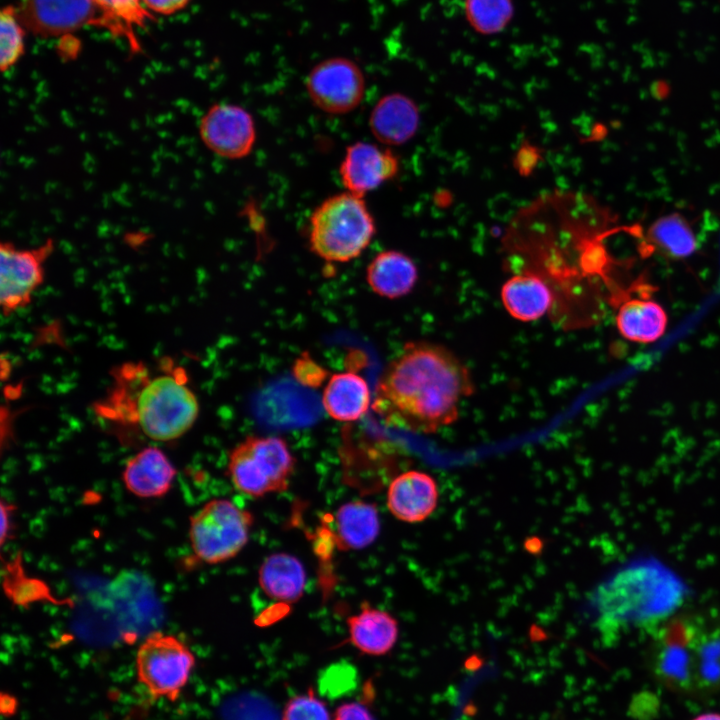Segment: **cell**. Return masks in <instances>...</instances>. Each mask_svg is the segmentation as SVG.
Returning a JSON list of instances; mask_svg holds the SVG:
<instances>
[{"label":"cell","instance_id":"27","mask_svg":"<svg viewBox=\"0 0 720 720\" xmlns=\"http://www.w3.org/2000/svg\"><path fill=\"white\" fill-rule=\"evenodd\" d=\"M332 717L313 687L289 698L282 710V720H332Z\"/></svg>","mask_w":720,"mask_h":720},{"label":"cell","instance_id":"9","mask_svg":"<svg viewBox=\"0 0 720 720\" xmlns=\"http://www.w3.org/2000/svg\"><path fill=\"white\" fill-rule=\"evenodd\" d=\"M305 86L314 106L328 114L342 115L359 106L366 84L361 68L354 61L331 57L311 69Z\"/></svg>","mask_w":720,"mask_h":720},{"label":"cell","instance_id":"14","mask_svg":"<svg viewBox=\"0 0 720 720\" xmlns=\"http://www.w3.org/2000/svg\"><path fill=\"white\" fill-rule=\"evenodd\" d=\"M438 498V486L431 475L409 470L396 476L389 484L387 507L397 519L418 523L433 513Z\"/></svg>","mask_w":720,"mask_h":720},{"label":"cell","instance_id":"16","mask_svg":"<svg viewBox=\"0 0 720 720\" xmlns=\"http://www.w3.org/2000/svg\"><path fill=\"white\" fill-rule=\"evenodd\" d=\"M420 113L416 103L401 93L383 96L373 107L369 116V128L374 137L384 145L399 146L416 134Z\"/></svg>","mask_w":720,"mask_h":720},{"label":"cell","instance_id":"15","mask_svg":"<svg viewBox=\"0 0 720 720\" xmlns=\"http://www.w3.org/2000/svg\"><path fill=\"white\" fill-rule=\"evenodd\" d=\"M177 474L166 454L157 447L141 449L125 464L122 481L139 498H159L169 492Z\"/></svg>","mask_w":720,"mask_h":720},{"label":"cell","instance_id":"18","mask_svg":"<svg viewBox=\"0 0 720 720\" xmlns=\"http://www.w3.org/2000/svg\"><path fill=\"white\" fill-rule=\"evenodd\" d=\"M322 405L327 415L336 421H357L372 406L369 385L352 370L335 373L323 389Z\"/></svg>","mask_w":720,"mask_h":720},{"label":"cell","instance_id":"3","mask_svg":"<svg viewBox=\"0 0 720 720\" xmlns=\"http://www.w3.org/2000/svg\"><path fill=\"white\" fill-rule=\"evenodd\" d=\"M649 667L666 688L689 696L720 690V612L712 609L677 613L656 626Z\"/></svg>","mask_w":720,"mask_h":720},{"label":"cell","instance_id":"8","mask_svg":"<svg viewBox=\"0 0 720 720\" xmlns=\"http://www.w3.org/2000/svg\"><path fill=\"white\" fill-rule=\"evenodd\" d=\"M55 242L47 238L33 248H19L12 242L0 245V304L9 317L27 307L45 278V262L52 255Z\"/></svg>","mask_w":720,"mask_h":720},{"label":"cell","instance_id":"19","mask_svg":"<svg viewBox=\"0 0 720 720\" xmlns=\"http://www.w3.org/2000/svg\"><path fill=\"white\" fill-rule=\"evenodd\" d=\"M418 279L414 261L397 250L376 254L366 268V281L378 296L397 299L411 292Z\"/></svg>","mask_w":720,"mask_h":720},{"label":"cell","instance_id":"4","mask_svg":"<svg viewBox=\"0 0 720 720\" xmlns=\"http://www.w3.org/2000/svg\"><path fill=\"white\" fill-rule=\"evenodd\" d=\"M375 233V220L363 197L348 191L326 198L309 218V247L329 262L343 263L359 257Z\"/></svg>","mask_w":720,"mask_h":720},{"label":"cell","instance_id":"1","mask_svg":"<svg viewBox=\"0 0 720 720\" xmlns=\"http://www.w3.org/2000/svg\"><path fill=\"white\" fill-rule=\"evenodd\" d=\"M474 392L466 365L442 345L406 343L379 377L371 408L392 427L434 433L454 423Z\"/></svg>","mask_w":720,"mask_h":720},{"label":"cell","instance_id":"11","mask_svg":"<svg viewBox=\"0 0 720 720\" xmlns=\"http://www.w3.org/2000/svg\"><path fill=\"white\" fill-rule=\"evenodd\" d=\"M23 26L42 37H58L94 25L109 30L94 0H20L16 7Z\"/></svg>","mask_w":720,"mask_h":720},{"label":"cell","instance_id":"17","mask_svg":"<svg viewBox=\"0 0 720 720\" xmlns=\"http://www.w3.org/2000/svg\"><path fill=\"white\" fill-rule=\"evenodd\" d=\"M348 642L369 656H384L395 646L399 628L388 612L363 603L359 613L347 618Z\"/></svg>","mask_w":720,"mask_h":720},{"label":"cell","instance_id":"31","mask_svg":"<svg viewBox=\"0 0 720 720\" xmlns=\"http://www.w3.org/2000/svg\"><path fill=\"white\" fill-rule=\"evenodd\" d=\"M694 720H720V714H718V713H705V714H702V715L698 716V717L695 718Z\"/></svg>","mask_w":720,"mask_h":720},{"label":"cell","instance_id":"26","mask_svg":"<svg viewBox=\"0 0 720 720\" xmlns=\"http://www.w3.org/2000/svg\"><path fill=\"white\" fill-rule=\"evenodd\" d=\"M1 59L3 73L10 70L24 54V26L14 6L2 8L1 15Z\"/></svg>","mask_w":720,"mask_h":720},{"label":"cell","instance_id":"28","mask_svg":"<svg viewBox=\"0 0 720 720\" xmlns=\"http://www.w3.org/2000/svg\"><path fill=\"white\" fill-rule=\"evenodd\" d=\"M372 696L373 686L369 681L364 686L363 697L340 704L333 713L332 720H376L370 708Z\"/></svg>","mask_w":720,"mask_h":720},{"label":"cell","instance_id":"10","mask_svg":"<svg viewBox=\"0 0 720 720\" xmlns=\"http://www.w3.org/2000/svg\"><path fill=\"white\" fill-rule=\"evenodd\" d=\"M198 134L209 151L229 160L249 155L256 141L252 115L243 107L227 102L214 103L204 112L199 119Z\"/></svg>","mask_w":720,"mask_h":720},{"label":"cell","instance_id":"29","mask_svg":"<svg viewBox=\"0 0 720 720\" xmlns=\"http://www.w3.org/2000/svg\"><path fill=\"white\" fill-rule=\"evenodd\" d=\"M190 0H142L146 9L162 15H170L183 9Z\"/></svg>","mask_w":720,"mask_h":720},{"label":"cell","instance_id":"21","mask_svg":"<svg viewBox=\"0 0 720 720\" xmlns=\"http://www.w3.org/2000/svg\"><path fill=\"white\" fill-rule=\"evenodd\" d=\"M334 528L333 536L340 551L370 546L380 532L377 506L362 500L341 505L334 515Z\"/></svg>","mask_w":720,"mask_h":720},{"label":"cell","instance_id":"2","mask_svg":"<svg viewBox=\"0 0 720 720\" xmlns=\"http://www.w3.org/2000/svg\"><path fill=\"white\" fill-rule=\"evenodd\" d=\"M150 368L141 361L114 368L112 386L105 398L96 402L95 412L151 440H176L198 418L197 396L188 386L185 369L169 358Z\"/></svg>","mask_w":720,"mask_h":720},{"label":"cell","instance_id":"20","mask_svg":"<svg viewBox=\"0 0 720 720\" xmlns=\"http://www.w3.org/2000/svg\"><path fill=\"white\" fill-rule=\"evenodd\" d=\"M501 300L515 319L531 322L543 317L553 304V293L537 274L524 272L509 278L501 288Z\"/></svg>","mask_w":720,"mask_h":720},{"label":"cell","instance_id":"24","mask_svg":"<svg viewBox=\"0 0 720 720\" xmlns=\"http://www.w3.org/2000/svg\"><path fill=\"white\" fill-rule=\"evenodd\" d=\"M109 24V31L124 37L132 53H139L141 47L134 35V28H144L153 15L143 5L142 0H94Z\"/></svg>","mask_w":720,"mask_h":720},{"label":"cell","instance_id":"13","mask_svg":"<svg viewBox=\"0 0 720 720\" xmlns=\"http://www.w3.org/2000/svg\"><path fill=\"white\" fill-rule=\"evenodd\" d=\"M649 287L643 282L638 284L616 304L617 330L623 338L634 343H654L667 328V313L651 298Z\"/></svg>","mask_w":720,"mask_h":720},{"label":"cell","instance_id":"12","mask_svg":"<svg viewBox=\"0 0 720 720\" xmlns=\"http://www.w3.org/2000/svg\"><path fill=\"white\" fill-rule=\"evenodd\" d=\"M399 160L389 148L359 141L346 148L339 175L346 191L360 197L392 179Z\"/></svg>","mask_w":720,"mask_h":720},{"label":"cell","instance_id":"23","mask_svg":"<svg viewBox=\"0 0 720 720\" xmlns=\"http://www.w3.org/2000/svg\"><path fill=\"white\" fill-rule=\"evenodd\" d=\"M647 241L663 256L676 260L688 258L698 247L691 225L679 213L657 218L647 230Z\"/></svg>","mask_w":720,"mask_h":720},{"label":"cell","instance_id":"6","mask_svg":"<svg viewBox=\"0 0 720 720\" xmlns=\"http://www.w3.org/2000/svg\"><path fill=\"white\" fill-rule=\"evenodd\" d=\"M253 523L250 511L228 499L208 501L189 520L194 558L210 565L233 559L248 543Z\"/></svg>","mask_w":720,"mask_h":720},{"label":"cell","instance_id":"7","mask_svg":"<svg viewBox=\"0 0 720 720\" xmlns=\"http://www.w3.org/2000/svg\"><path fill=\"white\" fill-rule=\"evenodd\" d=\"M195 663V655L178 637L155 631L137 649V680L152 699L175 702L187 685Z\"/></svg>","mask_w":720,"mask_h":720},{"label":"cell","instance_id":"22","mask_svg":"<svg viewBox=\"0 0 720 720\" xmlns=\"http://www.w3.org/2000/svg\"><path fill=\"white\" fill-rule=\"evenodd\" d=\"M258 581L268 597L290 604L298 601L304 593L306 571L295 556L274 553L266 557L260 566Z\"/></svg>","mask_w":720,"mask_h":720},{"label":"cell","instance_id":"30","mask_svg":"<svg viewBox=\"0 0 720 720\" xmlns=\"http://www.w3.org/2000/svg\"><path fill=\"white\" fill-rule=\"evenodd\" d=\"M13 510V506L10 504H6L2 501L1 503V511H2V532H1V543L2 545L5 542V539L7 536H9V532L11 530L10 528V516L11 512Z\"/></svg>","mask_w":720,"mask_h":720},{"label":"cell","instance_id":"25","mask_svg":"<svg viewBox=\"0 0 720 720\" xmlns=\"http://www.w3.org/2000/svg\"><path fill=\"white\" fill-rule=\"evenodd\" d=\"M463 15L477 34L492 36L503 32L511 23L513 0H463Z\"/></svg>","mask_w":720,"mask_h":720},{"label":"cell","instance_id":"5","mask_svg":"<svg viewBox=\"0 0 720 720\" xmlns=\"http://www.w3.org/2000/svg\"><path fill=\"white\" fill-rule=\"evenodd\" d=\"M295 465L284 439L250 435L229 453L227 475L239 492L259 498L287 490Z\"/></svg>","mask_w":720,"mask_h":720}]
</instances>
